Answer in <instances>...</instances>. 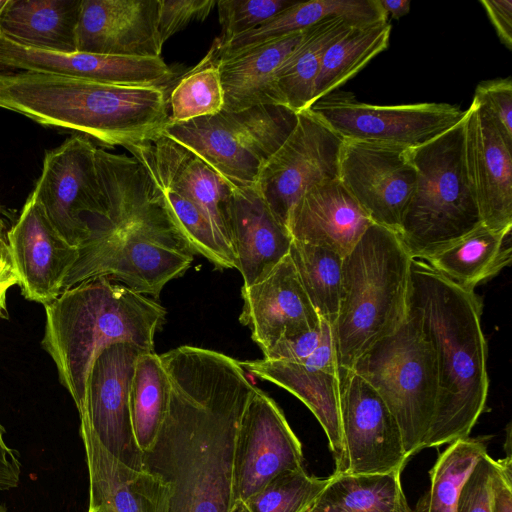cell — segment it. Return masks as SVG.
I'll list each match as a JSON object with an SVG mask.
<instances>
[{
	"mask_svg": "<svg viewBox=\"0 0 512 512\" xmlns=\"http://www.w3.org/2000/svg\"><path fill=\"white\" fill-rule=\"evenodd\" d=\"M160 358L169 405L144 469L168 483L169 512H229L235 437L256 386L218 351L183 345Z\"/></svg>",
	"mask_w": 512,
	"mask_h": 512,
	"instance_id": "1",
	"label": "cell"
},
{
	"mask_svg": "<svg viewBox=\"0 0 512 512\" xmlns=\"http://www.w3.org/2000/svg\"><path fill=\"white\" fill-rule=\"evenodd\" d=\"M141 348L118 342L95 358L86 382L80 421L92 429L101 444L126 465L144 470L130 413V387Z\"/></svg>",
	"mask_w": 512,
	"mask_h": 512,
	"instance_id": "15",
	"label": "cell"
},
{
	"mask_svg": "<svg viewBox=\"0 0 512 512\" xmlns=\"http://www.w3.org/2000/svg\"><path fill=\"white\" fill-rule=\"evenodd\" d=\"M510 234L482 224L422 260L458 286L474 290L510 265Z\"/></svg>",
	"mask_w": 512,
	"mask_h": 512,
	"instance_id": "29",
	"label": "cell"
},
{
	"mask_svg": "<svg viewBox=\"0 0 512 512\" xmlns=\"http://www.w3.org/2000/svg\"><path fill=\"white\" fill-rule=\"evenodd\" d=\"M158 186L168 208L195 253H199L218 269L235 268L232 249L222 240L201 210L151 167L143 164Z\"/></svg>",
	"mask_w": 512,
	"mask_h": 512,
	"instance_id": "37",
	"label": "cell"
},
{
	"mask_svg": "<svg viewBox=\"0 0 512 512\" xmlns=\"http://www.w3.org/2000/svg\"><path fill=\"white\" fill-rule=\"evenodd\" d=\"M289 256L320 319L334 324L339 307L342 263L335 250L293 240Z\"/></svg>",
	"mask_w": 512,
	"mask_h": 512,
	"instance_id": "34",
	"label": "cell"
},
{
	"mask_svg": "<svg viewBox=\"0 0 512 512\" xmlns=\"http://www.w3.org/2000/svg\"><path fill=\"white\" fill-rule=\"evenodd\" d=\"M4 229V223L0 215V237L2 238V231Z\"/></svg>",
	"mask_w": 512,
	"mask_h": 512,
	"instance_id": "52",
	"label": "cell"
},
{
	"mask_svg": "<svg viewBox=\"0 0 512 512\" xmlns=\"http://www.w3.org/2000/svg\"><path fill=\"white\" fill-rule=\"evenodd\" d=\"M14 285H18V277L6 248L0 253V319L9 317L6 297Z\"/></svg>",
	"mask_w": 512,
	"mask_h": 512,
	"instance_id": "47",
	"label": "cell"
},
{
	"mask_svg": "<svg viewBox=\"0 0 512 512\" xmlns=\"http://www.w3.org/2000/svg\"><path fill=\"white\" fill-rule=\"evenodd\" d=\"M373 224L339 179L307 191L292 208L287 228L293 240L347 255Z\"/></svg>",
	"mask_w": 512,
	"mask_h": 512,
	"instance_id": "25",
	"label": "cell"
},
{
	"mask_svg": "<svg viewBox=\"0 0 512 512\" xmlns=\"http://www.w3.org/2000/svg\"><path fill=\"white\" fill-rule=\"evenodd\" d=\"M52 74L106 84L167 90L176 73L162 57L51 52L23 47L0 37V70Z\"/></svg>",
	"mask_w": 512,
	"mask_h": 512,
	"instance_id": "19",
	"label": "cell"
},
{
	"mask_svg": "<svg viewBox=\"0 0 512 512\" xmlns=\"http://www.w3.org/2000/svg\"><path fill=\"white\" fill-rule=\"evenodd\" d=\"M82 0H8L0 13V37L36 50L77 51Z\"/></svg>",
	"mask_w": 512,
	"mask_h": 512,
	"instance_id": "28",
	"label": "cell"
},
{
	"mask_svg": "<svg viewBox=\"0 0 512 512\" xmlns=\"http://www.w3.org/2000/svg\"><path fill=\"white\" fill-rule=\"evenodd\" d=\"M410 154L416 184L398 236L413 259H424L482 225L466 173L463 119Z\"/></svg>",
	"mask_w": 512,
	"mask_h": 512,
	"instance_id": "7",
	"label": "cell"
},
{
	"mask_svg": "<svg viewBox=\"0 0 512 512\" xmlns=\"http://www.w3.org/2000/svg\"><path fill=\"white\" fill-rule=\"evenodd\" d=\"M320 326L277 341L266 353L264 359L300 363L310 356L320 340Z\"/></svg>",
	"mask_w": 512,
	"mask_h": 512,
	"instance_id": "43",
	"label": "cell"
},
{
	"mask_svg": "<svg viewBox=\"0 0 512 512\" xmlns=\"http://www.w3.org/2000/svg\"><path fill=\"white\" fill-rule=\"evenodd\" d=\"M495 459L483 454L463 483L456 512H492Z\"/></svg>",
	"mask_w": 512,
	"mask_h": 512,
	"instance_id": "40",
	"label": "cell"
},
{
	"mask_svg": "<svg viewBox=\"0 0 512 512\" xmlns=\"http://www.w3.org/2000/svg\"><path fill=\"white\" fill-rule=\"evenodd\" d=\"M240 322L266 353L277 341L320 326L289 254L261 281L241 288Z\"/></svg>",
	"mask_w": 512,
	"mask_h": 512,
	"instance_id": "20",
	"label": "cell"
},
{
	"mask_svg": "<svg viewBox=\"0 0 512 512\" xmlns=\"http://www.w3.org/2000/svg\"><path fill=\"white\" fill-rule=\"evenodd\" d=\"M484 7L501 42L512 48V1L511 0H482Z\"/></svg>",
	"mask_w": 512,
	"mask_h": 512,
	"instance_id": "45",
	"label": "cell"
},
{
	"mask_svg": "<svg viewBox=\"0 0 512 512\" xmlns=\"http://www.w3.org/2000/svg\"><path fill=\"white\" fill-rule=\"evenodd\" d=\"M88 512H99V510L94 507H89Z\"/></svg>",
	"mask_w": 512,
	"mask_h": 512,
	"instance_id": "53",
	"label": "cell"
},
{
	"mask_svg": "<svg viewBox=\"0 0 512 512\" xmlns=\"http://www.w3.org/2000/svg\"><path fill=\"white\" fill-rule=\"evenodd\" d=\"M158 6L159 0H82L77 51L160 57Z\"/></svg>",
	"mask_w": 512,
	"mask_h": 512,
	"instance_id": "21",
	"label": "cell"
},
{
	"mask_svg": "<svg viewBox=\"0 0 512 512\" xmlns=\"http://www.w3.org/2000/svg\"><path fill=\"white\" fill-rule=\"evenodd\" d=\"M352 370L386 402L407 457L422 450L435 413L438 367L420 314L409 301L402 323L362 354Z\"/></svg>",
	"mask_w": 512,
	"mask_h": 512,
	"instance_id": "8",
	"label": "cell"
},
{
	"mask_svg": "<svg viewBox=\"0 0 512 512\" xmlns=\"http://www.w3.org/2000/svg\"><path fill=\"white\" fill-rule=\"evenodd\" d=\"M0 423V490L16 488L20 482L21 465L17 453L5 441Z\"/></svg>",
	"mask_w": 512,
	"mask_h": 512,
	"instance_id": "46",
	"label": "cell"
},
{
	"mask_svg": "<svg viewBox=\"0 0 512 512\" xmlns=\"http://www.w3.org/2000/svg\"><path fill=\"white\" fill-rule=\"evenodd\" d=\"M340 417L347 473L402 472L409 458L399 425L379 393L353 370L343 375Z\"/></svg>",
	"mask_w": 512,
	"mask_h": 512,
	"instance_id": "16",
	"label": "cell"
},
{
	"mask_svg": "<svg viewBox=\"0 0 512 512\" xmlns=\"http://www.w3.org/2000/svg\"><path fill=\"white\" fill-rule=\"evenodd\" d=\"M409 303L419 312L437 360L438 393L433 422L422 449L469 437L489 390L482 303L422 259H413Z\"/></svg>",
	"mask_w": 512,
	"mask_h": 512,
	"instance_id": "2",
	"label": "cell"
},
{
	"mask_svg": "<svg viewBox=\"0 0 512 512\" xmlns=\"http://www.w3.org/2000/svg\"><path fill=\"white\" fill-rule=\"evenodd\" d=\"M492 512H512L511 454L495 460Z\"/></svg>",
	"mask_w": 512,
	"mask_h": 512,
	"instance_id": "44",
	"label": "cell"
},
{
	"mask_svg": "<svg viewBox=\"0 0 512 512\" xmlns=\"http://www.w3.org/2000/svg\"><path fill=\"white\" fill-rule=\"evenodd\" d=\"M297 123V113L282 105H263L167 123L162 134L188 148L235 189L256 185L264 164Z\"/></svg>",
	"mask_w": 512,
	"mask_h": 512,
	"instance_id": "9",
	"label": "cell"
},
{
	"mask_svg": "<svg viewBox=\"0 0 512 512\" xmlns=\"http://www.w3.org/2000/svg\"><path fill=\"white\" fill-rule=\"evenodd\" d=\"M229 512H250L245 502L236 500L233 502Z\"/></svg>",
	"mask_w": 512,
	"mask_h": 512,
	"instance_id": "49",
	"label": "cell"
},
{
	"mask_svg": "<svg viewBox=\"0 0 512 512\" xmlns=\"http://www.w3.org/2000/svg\"><path fill=\"white\" fill-rule=\"evenodd\" d=\"M343 142L309 109L297 113L293 131L264 164L255 185L286 228L292 208L307 191L339 179Z\"/></svg>",
	"mask_w": 512,
	"mask_h": 512,
	"instance_id": "12",
	"label": "cell"
},
{
	"mask_svg": "<svg viewBox=\"0 0 512 512\" xmlns=\"http://www.w3.org/2000/svg\"><path fill=\"white\" fill-rule=\"evenodd\" d=\"M119 166L125 193L123 218L109 236L79 250L63 291L105 277L158 298L169 281L189 269L195 251L143 165L119 154Z\"/></svg>",
	"mask_w": 512,
	"mask_h": 512,
	"instance_id": "4",
	"label": "cell"
},
{
	"mask_svg": "<svg viewBox=\"0 0 512 512\" xmlns=\"http://www.w3.org/2000/svg\"><path fill=\"white\" fill-rule=\"evenodd\" d=\"M96 149L91 139L75 134L46 151L31 192L58 233L79 250L113 232L98 179Z\"/></svg>",
	"mask_w": 512,
	"mask_h": 512,
	"instance_id": "10",
	"label": "cell"
},
{
	"mask_svg": "<svg viewBox=\"0 0 512 512\" xmlns=\"http://www.w3.org/2000/svg\"><path fill=\"white\" fill-rule=\"evenodd\" d=\"M473 99L483 105L506 140L512 143L511 78H496L480 82Z\"/></svg>",
	"mask_w": 512,
	"mask_h": 512,
	"instance_id": "42",
	"label": "cell"
},
{
	"mask_svg": "<svg viewBox=\"0 0 512 512\" xmlns=\"http://www.w3.org/2000/svg\"><path fill=\"white\" fill-rule=\"evenodd\" d=\"M223 106L218 60L211 47L201 62L184 74L168 95V123L215 115L223 110Z\"/></svg>",
	"mask_w": 512,
	"mask_h": 512,
	"instance_id": "36",
	"label": "cell"
},
{
	"mask_svg": "<svg viewBox=\"0 0 512 512\" xmlns=\"http://www.w3.org/2000/svg\"><path fill=\"white\" fill-rule=\"evenodd\" d=\"M7 248V243L0 237V253Z\"/></svg>",
	"mask_w": 512,
	"mask_h": 512,
	"instance_id": "50",
	"label": "cell"
},
{
	"mask_svg": "<svg viewBox=\"0 0 512 512\" xmlns=\"http://www.w3.org/2000/svg\"><path fill=\"white\" fill-rule=\"evenodd\" d=\"M412 260L398 234L375 223L344 256L332 325L342 370H352L362 354L404 320Z\"/></svg>",
	"mask_w": 512,
	"mask_h": 512,
	"instance_id": "6",
	"label": "cell"
},
{
	"mask_svg": "<svg viewBox=\"0 0 512 512\" xmlns=\"http://www.w3.org/2000/svg\"><path fill=\"white\" fill-rule=\"evenodd\" d=\"M387 17L399 19L410 11L409 0H378Z\"/></svg>",
	"mask_w": 512,
	"mask_h": 512,
	"instance_id": "48",
	"label": "cell"
},
{
	"mask_svg": "<svg viewBox=\"0 0 512 512\" xmlns=\"http://www.w3.org/2000/svg\"><path fill=\"white\" fill-rule=\"evenodd\" d=\"M411 148L344 140L339 181L378 225L398 234L416 184Z\"/></svg>",
	"mask_w": 512,
	"mask_h": 512,
	"instance_id": "14",
	"label": "cell"
},
{
	"mask_svg": "<svg viewBox=\"0 0 512 512\" xmlns=\"http://www.w3.org/2000/svg\"><path fill=\"white\" fill-rule=\"evenodd\" d=\"M303 459L302 444L283 411L256 387L235 437L233 502H246L279 474L303 467Z\"/></svg>",
	"mask_w": 512,
	"mask_h": 512,
	"instance_id": "13",
	"label": "cell"
},
{
	"mask_svg": "<svg viewBox=\"0 0 512 512\" xmlns=\"http://www.w3.org/2000/svg\"><path fill=\"white\" fill-rule=\"evenodd\" d=\"M169 405V382L160 355L143 351L135 364L130 387V413L136 443L147 451L165 420Z\"/></svg>",
	"mask_w": 512,
	"mask_h": 512,
	"instance_id": "33",
	"label": "cell"
},
{
	"mask_svg": "<svg viewBox=\"0 0 512 512\" xmlns=\"http://www.w3.org/2000/svg\"><path fill=\"white\" fill-rule=\"evenodd\" d=\"M89 475V507L99 512H169L170 487L157 474L134 469L112 455L80 421Z\"/></svg>",
	"mask_w": 512,
	"mask_h": 512,
	"instance_id": "23",
	"label": "cell"
},
{
	"mask_svg": "<svg viewBox=\"0 0 512 512\" xmlns=\"http://www.w3.org/2000/svg\"><path fill=\"white\" fill-rule=\"evenodd\" d=\"M216 0H159L157 33L164 43L191 22L205 20Z\"/></svg>",
	"mask_w": 512,
	"mask_h": 512,
	"instance_id": "41",
	"label": "cell"
},
{
	"mask_svg": "<svg viewBox=\"0 0 512 512\" xmlns=\"http://www.w3.org/2000/svg\"><path fill=\"white\" fill-rule=\"evenodd\" d=\"M0 108L107 146L152 140L168 123V94L64 76L0 70Z\"/></svg>",
	"mask_w": 512,
	"mask_h": 512,
	"instance_id": "3",
	"label": "cell"
},
{
	"mask_svg": "<svg viewBox=\"0 0 512 512\" xmlns=\"http://www.w3.org/2000/svg\"><path fill=\"white\" fill-rule=\"evenodd\" d=\"M7 248L22 295L44 306L63 292L79 257V249L58 233L31 193L7 232Z\"/></svg>",
	"mask_w": 512,
	"mask_h": 512,
	"instance_id": "18",
	"label": "cell"
},
{
	"mask_svg": "<svg viewBox=\"0 0 512 512\" xmlns=\"http://www.w3.org/2000/svg\"><path fill=\"white\" fill-rule=\"evenodd\" d=\"M343 140L385 143L414 148L441 135L464 117L448 103L374 105L352 93L335 90L309 108Z\"/></svg>",
	"mask_w": 512,
	"mask_h": 512,
	"instance_id": "11",
	"label": "cell"
},
{
	"mask_svg": "<svg viewBox=\"0 0 512 512\" xmlns=\"http://www.w3.org/2000/svg\"><path fill=\"white\" fill-rule=\"evenodd\" d=\"M235 268L249 287L265 278L289 254L293 238L254 187L234 189L228 205Z\"/></svg>",
	"mask_w": 512,
	"mask_h": 512,
	"instance_id": "24",
	"label": "cell"
},
{
	"mask_svg": "<svg viewBox=\"0 0 512 512\" xmlns=\"http://www.w3.org/2000/svg\"><path fill=\"white\" fill-rule=\"evenodd\" d=\"M125 148L191 200L232 249L228 205L235 188L229 182L194 152L162 133Z\"/></svg>",
	"mask_w": 512,
	"mask_h": 512,
	"instance_id": "22",
	"label": "cell"
},
{
	"mask_svg": "<svg viewBox=\"0 0 512 512\" xmlns=\"http://www.w3.org/2000/svg\"><path fill=\"white\" fill-rule=\"evenodd\" d=\"M45 314L41 345L79 412L97 355L118 342L154 351V337L165 322L166 310L147 295L99 277L64 290L45 305Z\"/></svg>",
	"mask_w": 512,
	"mask_h": 512,
	"instance_id": "5",
	"label": "cell"
},
{
	"mask_svg": "<svg viewBox=\"0 0 512 512\" xmlns=\"http://www.w3.org/2000/svg\"><path fill=\"white\" fill-rule=\"evenodd\" d=\"M8 0H0V13L4 9L5 5L7 4Z\"/></svg>",
	"mask_w": 512,
	"mask_h": 512,
	"instance_id": "51",
	"label": "cell"
},
{
	"mask_svg": "<svg viewBox=\"0 0 512 512\" xmlns=\"http://www.w3.org/2000/svg\"><path fill=\"white\" fill-rule=\"evenodd\" d=\"M240 363L254 376L287 390L309 408L328 439L335 463L333 474L347 473L349 463L340 417L341 384L347 370L315 369L264 358Z\"/></svg>",
	"mask_w": 512,
	"mask_h": 512,
	"instance_id": "26",
	"label": "cell"
},
{
	"mask_svg": "<svg viewBox=\"0 0 512 512\" xmlns=\"http://www.w3.org/2000/svg\"><path fill=\"white\" fill-rule=\"evenodd\" d=\"M401 472L333 474L308 512H413Z\"/></svg>",
	"mask_w": 512,
	"mask_h": 512,
	"instance_id": "31",
	"label": "cell"
},
{
	"mask_svg": "<svg viewBox=\"0 0 512 512\" xmlns=\"http://www.w3.org/2000/svg\"><path fill=\"white\" fill-rule=\"evenodd\" d=\"M288 0H220L216 6L221 35L214 42L223 46L232 39L263 25L293 5Z\"/></svg>",
	"mask_w": 512,
	"mask_h": 512,
	"instance_id": "39",
	"label": "cell"
},
{
	"mask_svg": "<svg viewBox=\"0 0 512 512\" xmlns=\"http://www.w3.org/2000/svg\"><path fill=\"white\" fill-rule=\"evenodd\" d=\"M303 32L292 33L219 60L223 110L234 112L263 105L284 106L276 87V73L300 42Z\"/></svg>",
	"mask_w": 512,
	"mask_h": 512,
	"instance_id": "27",
	"label": "cell"
},
{
	"mask_svg": "<svg viewBox=\"0 0 512 512\" xmlns=\"http://www.w3.org/2000/svg\"><path fill=\"white\" fill-rule=\"evenodd\" d=\"M388 21L352 27L326 50L313 87L312 104L355 76L390 39ZM311 104V105H312Z\"/></svg>",
	"mask_w": 512,
	"mask_h": 512,
	"instance_id": "32",
	"label": "cell"
},
{
	"mask_svg": "<svg viewBox=\"0 0 512 512\" xmlns=\"http://www.w3.org/2000/svg\"><path fill=\"white\" fill-rule=\"evenodd\" d=\"M330 481L304 467L283 472L246 502L250 512H308Z\"/></svg>",
	"mask_w": 512,
	"mask_h": 512,
	"instance_id": "38",
	"label": "cell"
},
{
	"mask_svg": "<svg viewBox=\"0 0 512 512\" xmlns=\"http://www.w3.org/2000/svg\"><path fill=\"white\" fill-rule=\"evenodd\" d=\"M353 26L342 17L312 25L276 73V87L284 106L299 113L312 104L315 80L326 50Z\"/></svg>",
	"mask_w": 512,
	"mask_h": 512,
	"instance_id": "30",
	"label": "cell"
},
{
	"mask_svg": "<svg viewBox=\"0 0 512 512\" xmlns=\"http://www.w3.org/2000/svg\"><path fill=\"white\" fill-rule=\"evenodd\" d=\"M485 453L486 446L479 439L467 437L450 443L430 470L429 489L419 499L415 512H456L461 487Z\"/></svg>",
	"mask_w": 512,
	"mask_h": 512,
	"instance_id": "35",
	"label": "cell"
},
{
	"mask_svg": "<svg viewBox=\"0 0 512 512\" xmlns=\"http://www.w3.org/2000/svg\"><path fill=\"white\" fill-rule=\"evenodd\" d=\"M463 121L466 173L482 224L494 231H511L512 143L474 99Z\"/></svg>",
	"mask_w": 512,
	"mask_h": 512,
	"instance_id": "17",
	"label": "cell"
}]
</instances>
